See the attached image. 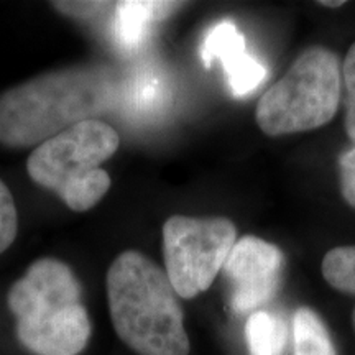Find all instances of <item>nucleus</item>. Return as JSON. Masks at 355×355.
<instances>
[{"instance_id":"1","label":"nucleus","mask_w":355,"mask_h":355,"mask_svg":"<svg viewBox=\"0 0 355 355\" xmlns=\"http://www.w3.org/2000/svg\"><path fill=\"white\" fill-rule=\"evenodd\" d=\"M112 97V78L99 66L40 74L0 94V144L10 148L42 145L107 110Z\"/></svg>"},{"instance_id":"2","label":"nucleus","mask_w":355,"mask_h":355,"mask_svg":"<svg viewBox=\"0 0 355 355\" xmlns=\"http://www.w3.org/2000/svg\"><path fill=\"white\" fill-rule=\"evenodd\" d=\"M112 326L139 355H189L180 296L162 270L140 252H123L105 277Z\"/></svg>"},{"instance_id":"3","label":"nucleus","mask_w":355,"mask_h":355,"mask_svg":"<svg viewBox=\"0 0 355 355\" xmlns=\"http://www.w3.org/2000/svg\"><path fill=\"white\" fill-rule=\"evenodd\" d=\"M81 283L64 261L40 259L8 291L17 336L37 355H78L91 337Z\"/></svg>"},{"instance_id":"4","label":"nucleus","mask_w":355,"mask_h":355,"mask_svg":"<svg viewBox=\"0 0 355 355\" xmlns=\"http://www.w3.org/2000/svg\"><path fill=\"white\" fill-rule=\"evenodd\" d=\"M121 139L109 123L91 119L66 128L30 153L26 171L35 183L53 191L71 211L92 209L110 188L101 165L117 152Z\"/></svg>"},{"instance_id":"5","label":"nucleus","mask_w":355,"mask_h":355,"mask_svg":"<svg viewBox=\"0 0 355 355\" xmlns=\"http://www.w3.org/2000/svg\"><path fill=\"white\" fill-rule=\"evenodd\" d=\"M340 101V66L334 53L306 50L257 105V123L266 135L308 132L334 117Z\"/></svg>"},{"instance_id":"6","label":"nucleus","mask_w":355,"mask_h":355,"mask_svg":"<svg viewBox=\"0 0 355 355\" xmlns=\"http://www.w3.org/2000/svg\"><path fill=\"white\" fill-rule=\"evenodd\" d=\"M237 242L225 217L171 216L163 225L166 275L180 298H196L214 282Z\"/></svg>"},{"instance_id":"7","label":"nucleus","mask_w":355,"mask_h":355,"mask_svg":"<svg viewBox=\"0 0 355 355\" xmlns=\"http://www.w3.org/2000/svg\"><path fill=\"white\" fill-rule=\"evenodd\" d=\"M283 254L263 239L245 235L224 263L225 277L232 288V306L239 313H255L268 303L278 290Z\"/></svg>"},{"instance_id":"8","label":"nucleus","mask_w":355,"mask_h":355,"mask_svg":"<svg viewBox=\"0 0 355 355\" xmlns=\"http://www.w3.org/2000/svg\"><path fill=\"white\" fill-rule=\"evenodd\" d=\"M202 63L211 68L216 60L224 66L234 96L243 97L254 92L266 79V68L247 51L245 38L232 21L214 25L201 48Z\"/></svg>"},{"instance_id":"9","label":"nucleus","mask_w":355,"mask_h":355,"mask_svg":"<svg viewBox=\"0 0 355 355\" xmlns=\"http://www.w3.org/2000/svg\"><path fill=\"white\" fill-rule=\"evenodd\" d=\"M180 3L171 2H117L114 6L115 42L125 50L144 44L146 35L157 20L166 17Z\"/></svg>"},{"instance_id":"10","label":"nucleus","mask_w":355,"mask_h":355,"mask_svg":"<svg viewBox=\"0 0 355 355\" xmlns=\"http://www.w3.org/2000/svg\"><path fill=\"white\" fill-rule=\"evenodd\" d=\"M295 355H337L326 324L311 308H300L293 318Z\"/></svg>"},{"instance_id":"11","label":"nucleus","mask_w":355,"mask_h":355,"mask_svg":"<svg viewBox=\"0 0 355 355\" xmlns=\"http://www.w3.org/2000/svg\"><path fill=\"white\" fill-rule=\"evenodd\" d=\"M245 336L250 355H282L286 344V326L275 314L255 311L248 318Z\"/></svg>"},{"instance_id":"12","label":"nucleus","mask_w":355,"mask_h":355,"mask_svg":"<svg viewBox=\"0 0 355 355\" xmlns=\"http://www.w3.org/2000/svg\"><path fill=\"white\" fill-rule=\"evenodd\" d=\"M322 277L334 290L355 295V245L327 252L322 260Z\"/></svg>"},{"instance_id":"13","label":"nucleus","mask_w":355,"mask_h":355,"mask_svg":"<svg viewBox=\"0 0 355 355\" xmlns=\"http://www.w3.org/2000/svg\"><path fill=\"white\" fill-rule=\"evenodd\" d=\"M19 230V214L10 189L0 180V254L12 245Z\"/></svg>"},{"instance_id":"14","label":"nucleus","mask_w":355,"mask_h":355,"mask_svg":"<svg viewBox=\"0 0 355 355\" xmlns=\"http://www.w3.org/2000/svg\"><path fill=\"white\" fill-rule=\"evenodd\" d=\"M343 78L345 84V130L355 141V43L344 60Z\"/></svg>"},{"instance_id":"15","label":"nucleus","mask_w":355,"mask_h":355,"mask_svg":"<svg viewBox=\"0 0 355 355\" xmlns=\"http://www.w3.org/2000/svg\"><path fill=\"white\" fill-rule=\"evenodd\" d=\"M53 7L58 12L64 13V15L73 17V19H81V20H91L99 13L107 10V7L112 3L107 2H53Z\"/></svg>"},{"instance_id":"16","label":"nucleus","mask_w":355,"mask_h":355,"mask_svg":"<svg viewBox=\"0 0 355 355\" xmlns=\"http://www.w3.org/2000/svg\"><path fill=\"white\" fill-rule=\"evenodd\" d=\"M339 170L343 196L350 206L355 207V146L340 157Z\"/></svg>"},{"instance_id":"17","label":"nucleus","mask_w":355,"mask_h":355,"mask_svg":"<svg viewBox=\"0 0 355 355\" xmlns=\"http://www.w3.org/2000/svg\"><path fill=\"white\" fill-rule=\"evenodd\" d=\"M162 99V83L155 76H144L137 84V104L140 107L155 105Z\"/></svg>"},{"instance_id":"18","label":"nucleus","mask_w":355,"mask_h":355,"mask_svg":"<svg viewBox=\"0 0 355 355\" xmlns=\"http://www.w3.org/2000/svg\"><path fill=\"white\" fill-rule=\"evenodd\" d=\"M322 6H326V7H340V6H344V2H321Z\"/></svg>"},{"instance_id":"19","label":"nucleus","mask_w":355,"mask_h":355,"mask_svg":"<svg viewBox=\"0 0 355 355\" xmlns=\"http://www.w3.org/2000/svg\"><path fill=\"white\" fill-rule=\"evenodd\" d=\"M354 327H355V309H354Z\"/></svg>"}]
</instances>
